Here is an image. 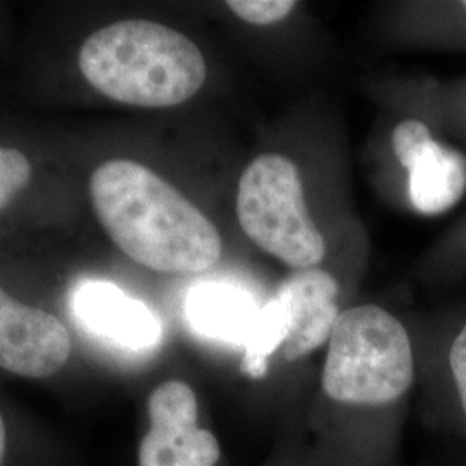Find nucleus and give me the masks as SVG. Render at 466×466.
I'll list each match as a JSON object with an SVG mask.
<instances>
[{
  "label": "nucleus",
  "mask_w": 466,
  "mask_h": 466,
  "mask_svg": "<svg viewBox=\"0 0 466 466\" xmlns=\"http://www.w3.org/2000/svg\"><path fill=\"white\" fill-rule=\"evenodd\" d=\"M88 188L100 225L138 265L180 275L217 265L223 249L217 227L149 167L107 161Z\"/></svg>",
  "instance_id": "1"
},
{
  "label": "nucleus",
  "mask_w": 466,
  "mask_h": 466,
  "mask_svg": "<svg viewBox=\"0 0 466 466\" xmlns=\"http://www.w3.org/2000/svg\"><path fill=\"white\" fill-rule=\"evenodd\" d=\"M78 63L102 96L137 107L178 106L208 76L204 56L188 36L147 19L117 21L90 35Z\"/></svg>",
  "instance_id": "2"
},
{
  "label": "nucleus",
  "mask_w": 466,
  "mask_h": 466,
  "mask_svg": "<svg viewBox=\"0 0 466 466\" xmlns=\"http://www.w3.org/2000/svg\"><path fill=\"white\" fill-rule=\"evenodd\" d=\"M415 379L413 350L398 318L379 306L342 311L329 339L323 390L350 404L400 400Z\"/></svg>",
  "instance_id": "3"
},
{
  "label": "nucleus",
  "mask_w": 466,
  "mask_h": 466,
  "mask_svg": "<svg viewBox=\"0 0 466 466\" xmlns=\"http://www.w3.org/2000/svg\"><path fill=\"white\" fill-rule=\"evenodd\" d=\"M237 217L250 240L287 267L309 269L325 258V240L306 208L299 169L283 156L265 154L246 167Z\"/></svg>",
  "instance_id": "4"
},
{
  "label": "nucleus",
  "mask_w": 466,
  "mask_h": 466,
  "mask_svg": "<svg viewBox=\"0 0 466 466\" xmlns=\"http://www.w3.org/2000/svg\"><path fill=\"white\" fill-rule=\"evenodd\" d=\"M150 429L140 442L138 466H215L219 444L198 427V400L184 382L161 383L149 396Z\"/></svg>",
  "instance_id": "5"
},
{
  "label": "nucleus",
  "mask_w": 466,
  "mask_h": 466,
  "mask_svg": "<svg viewBox=\"0 0 466 466\" xmlns=\"http://www.w3.org/2000/svg\"><path fill=\"white\" fill-rule=\"evenodd\" d=\"M392 149L410 171V198L418 213L435 217L450 211L466 192V157L435 142L425 123L406 119L392 134Z\"/></svg>",
  "instance_id": "6"
},
{
  "label": "nucleus",
  "mask_w": 466,
  "mask_h": 466,
  "mask_svg": "<svg viewBox=\"0 0 466 466\" xmlns=\"http://www.w3.org/2000/svg\"><path fill=\"white\" fill-rule=\"evenodd\" d=\"M71 339L59 318L23 304L0 287V368L47 379L66 365Z\"/></svg>",
  "instance_id": "7"
},
{
  "label": "nucleus",
  "mask_w": 466,
  "mask_h": 466,
  "mask_svg": "<svg viewBox=\"0 0 466 466\" xmlns=\"http://www.w3.org/2000/svg\"><path fill=\"white\" fill-rule=\"evenodd\" d=\"M73 309L88 332L123 350H152L163 335L156 313L115 283L80 285L73 298Z\"/></svg>",
  "instance_id": "8"
},
{
  "label": "nucleus",
  "mask_w": 466,
  "mask_h": 466,
  "mask_svg": "<svg viewBox=\"0 0 466 466\" xmlns=\"http://www.w3.org/2000/svg\"><path fill=\"white\" fill-rule=\"evenodd\" d=\"M339 285L323 269H296L279 289L289 315V333L283 342V358L296 361L323 346L339 318Z\"/></svg>",
  "instance_id": "9"
},
{
  "label": "nucleus",
  "mask_w": 466,
  "mask_h": 466,
  "mask_svg": "<svg viewBox=\"0 0 466 466\" xmlns=\"http://www.w3.org/2000/svg\"><path fill=\"white\" fill-rule=\"evenodd\" d=\"M185 313L196 332L227 342L246 344L259 313L256 302L227 283H202L190 290Z\"/></svg>",
  "instance_id": "10"
},
{
  "label": "nucleus",
  "mask_w": 466,
  "mask_h": 466,
  "mask_svg": "<svg viewBox=\"0 0 466 466\" xmlns=\"http://www.w3.org/2000/svg\"><path fill=\"white\" fill-rule=\"evenodd\" d=\"M289 333V315L280 298L269 300L259 309L254 327L244 344V360L240 363L242 373L259 380L268 373L269 356L283 346Z\"/></svg>",
  "instance_id": "11"
},
{
  "label": "nucleus",
  "mask_w": 466,
  "mask_h": 466,
  "mask_svg": "<svg viewBox=\"0 0 466 466\" xmlns=\"http://www.w3.org/2000/svg\"><path fill=\"white\" fill-rule=\"evenodd\" d=\"M32 178L28 157L16 149L0 147V211L26 188Z\"/></svg>",
  "instance_id": "12"
},
{
  "label": "nucleus",
  "mask_w": 466,
  "mask_h": 466,
  "mask_svg": "<svg viewBox=\"0 0 466 466\" xmlns=\"http://www.w3.org/2000/svg\"><path fill=\"white\" fill-rule=\"evenodd\" d=\"M233 15L250 25H273L289 16L296 2L294 0H230L227 2Z\"/></svg>",
  "instance_id": "13"
},
{
  "label": "nucleus",
  "mask_w": 466,
  "mask_h": 466,
  "mask_svg": "<svg viewBox=\"0 0 466 466\" xmlns=\"http://www.w3.org/2000/svg\"><path fill=\"white\" fill-rule=\"evenodd\" d=\"M451 370L454 375V382L460 392V400L463 404L466 415V325L460 335L454 339L450 354Z\"/></svg>",
  "instance_id": "14"
},
{
  "label": "nucleus",
  "mask_w": 466,
  "mask_h": 466,
  "mask_svg": "<svg viewBox=\"0 0 466 466\" xmlns=\"http://www.w3.org/2000/svg\"><path fill=\"white\" fill-rule=\"evenodd\" d=\"M5 425H4V420H2V415H0V466H2V461H4V454H5Z\"/></svg>",
  "instance_id": "15"
},
{
  "label": "nucleus",
  "mask_w": 466,
  "mask_h": 466,
  "mask_svg": "<svg viewBox=\"0 0 466 466\" xmlns=\"http://www.w3.org/2000/svg\"><path fill=\"white\" fill-rule=\"evenodd\" d=\"M463 5H465V7H466V2H465V4H463Z\"/></svg>",
  "instance_id": "16"
}]
</instances>
